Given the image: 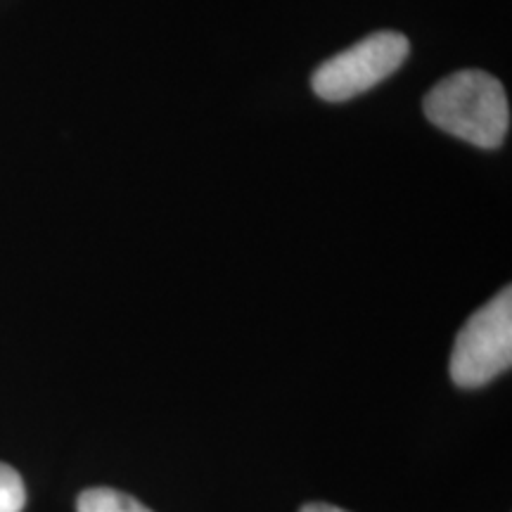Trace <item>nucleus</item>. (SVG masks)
Listing matches in <instances>:
<instances>
[{
    "label": "nucleus",
    "instance_id": "1",
    "mask_svg": "<svg viewBox=\"0 0 512 512\" xmlns=\"http://www.w3.org/2000/svg\"><path fill=\"white\" fill-rule=\"evenodd\" d=\"M425 114L434 126L465 143L494 150L508 136L510 107L501 81L467 69L439 81L427 93Z\"/></svg>",
    "mask_w": 512,
    "mask_h": 512
},
{
    "label": "nucleus",
    "instance_id": "3",
    "mask_svg": "<svg viewBox=\"0 0 512 512\" xmlns=\"http://www.w3.org/2000/svg\"><path fill=\"white\" fill-rule=\"evenodd\" d=\"M406 36L396 31H377L358 41L344 53L330 57L313 74L311 86L318 98L344 102L370 91L377 83L389 79L408 57Z\"/></svg>",
    "mask_w": 512,
    "mask_h": 512
},
{
    "label": "nucleus",
    "instance_id": "5",
    "mask_svg": "<svg viewBox=\"0 0 512 512\" xmlns=\"http://www.w3.org/2000/svg\"><path fill=\"white\" fill-rule=\"evenodd\" d=\"M27 489L15 467L0 463V512H22Z\"/></svg>",
    "mask_w": 512,
    "mask_h": 512
},
{
    "label": "nucleus",
    "instance_id": "4",
    "mask_svg": "<svg viewBox=\"0 0 512 512\" xmlns=\"http://www.w3.org/2000/svg\"><path fill=\"white\" fill-rule=\"evenodd\" d=\"M76 510L79 512H152L147 505L136 501L133 496H128L124 491H117V489H107V486L83 491L79 501H76Z\"/></svg>",
    "mask_w": 512,
    "mask_h": 512
},
{
    "label": "nucleus",
    "instance_id": "2",
    "mask_svg": "<svg viewBox=\"0 0 512 512\" xmlns=\"http://www.w3.org/2000/svg\"><path fill=\"white\" fill-rule=\"evenodd\" d=\"M512 366V292L505 287L458 332L451 377L458 387L477 389Z\"/></svg>",
    "mask_w": 512,
    "mask_h": 512
},
{
    "label": "nucleus",
    "instance_id": "6",
    "mask_svg": "<svg viewBox=\"0 0 512 512\" xmlns=\"http://www.w3.org/2000/svg\"><path fill=\"white\" fill-rule=\"evenodd\" d=\"M299 512H347V510L337 508V505H330V503H309Z\"/></svg>",
    "mask_w": 512,
    "mask_h": 512
}]
</instances>
